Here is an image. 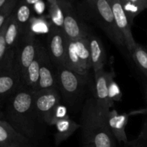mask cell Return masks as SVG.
Segmentation results:
<instances>
[{
	"mask_svg": "<svg viewBox=\"0 0 147 147\" xmlns=\"http://www.w3.org/2000/svg\"><path fill=\"white\" fill-rule=\"evenodd\" d=\"M17 2H18V1H14V2L8 4V5L0 9V30L3 27L4 24H5L7 20H8L11 13L13 12Z\"/></svg>",
	"mask_w": 147,
	"mask_h": 147,
	"instance_id": "cell-27",
	"label": "cell"
},
{
	"mask_svg": "<svg viewBox=\"0 0 147 147\" xmlns=\"http://www.w3.org/2000/svg\"><path fill=\"white\" fill-rule=\"evenodd\" d=\"M108 1L111 8L116 26L123 37L125 47L131 53L137 44L132 34L131 25L128 20L120 0H108Z\"/></svg>",
	"mask_w": 147,
	"mask_h": 147,
	"instance_id": "cell-11",
	"label": "cell"
},
{
	"mask_svg": "<svg viewBox=\"0 0 147 147\" xmlns=\"http://www.w3.org/2000/svg\"><path fill=\"white\" fill-rule=\"evenodd\" d=\"M57 89L64 101L73 108L86 90L88 76L80 75L65 66L57 67Z\"/></svg>",
	"mask_w": 147,
	"mask_h": 147,
	"instance_id": "cell-4",
	"label": "cell"
},
{
	"mask_svg": "<svg viewBox=\"0 0 147 147\" xmlns=\"http://www.w3.org/2000/svg\"><path fill=\"white\" fill-rule=\"evenodd\" d=\"M4 116V114L1 111H0V119H3Z\"/></svg>",
	"mask_w": 147,
	"mask_h": 147,
	"instance_id": "cell-35",
	"label": "cell"
},
{
	"mask_svg": "<svg viewBox=\"0 0 147 147\" xmlns=\"http://www.w3.org/2000/svg\"><path fill=\"white\" fill-rule=\"evenodd\" d=\"M61 98L57 88L34 92V109L37 120L50 126L53 112L60 103Z\"/></svg>",
	"mask_w": 147,
	"mask_h": 147,
	"instance_id": "cell-7",
	"label": "cell"
},
{
	"mask_svg": "<svg viewBox=\"0 0 147 147\" xmlns=\"http://www.w3.org/2000/svg\"><path fill=\"white\" fill-rule=\"evenodd\" d=\"M130 147H142V146L141 144L138 143V142H136V141H134V142H132V143L131 144Z\"/></svg>",
	"mask_w": 147,
	"mask_h": 147,
	"instance_id": "cell-34",
	"label": "cell"
},
{
	"mask_svg": "<svg viewBox=\"0 0 147 147\" xmlns=\"http://www.w3.org/2000/svg\"><path fill=\"white\" fill-rule=\"evenodd\" d=\"M75 7L83 20L94 23L116 45L125 47L124 40L116 26L108 0H82Z\"/></svg>",
	"mask_w": 147,
	"mask_h": 147,
	"instance_id": "cell-3",
	"label": "cell"
},
{
	"mask_svg": "<svg viewBox=\"0 0 147 147\" xmlns=\"http://www.w3.org/2000/svg\"><path fill=\"white\" fill-rule=\"evenodd\" d=\"M51 28V22H49L44 16L32 17L29 24V31L36 34H48Z\"/></svg>",
	"mask_w": 147,
	"mask_h": 147,
	"instance_id": "cell-24",
	"label": "cell"
},
{
	"mask_svg": "<svg viewBox=\"0 0 147 147\" xmlns=\"http://www.w3.org/2000/svg\"><path fill=\"white\" fill-rule=\"evenodd\" d=\"M34 95V91L25 88L14 93L7 103L5 114L7 121L30 141L37 136Z\"/></svg>",
	"mask_w": 147,
	"mask_h": 147,
	"instance_id": "cell-2",
	"label": "cell"
},
{
	"mask_svg": "<svg viewBox=\"0 0 147 147\" xmlns=\"http://www.w3.org/2000/svg\"><path fill=\"white\" fill-rule=\"evenodd\" d=\"M68 1H72V2H73V3L75 2V0H68Z\"/></svg>",
	"mask_w": 147,
	"mask_h": 147,
	"instance_id": "cell-38",
	"label": "cell"
},
{
	"mask_svg": "<svg viewBox=\"0 0 147 147\" xmlns=\"http://www.w3.org/2000/svg\"><path fill=\"white\" fill-rule=\"evenodd\" d=\"M30 147H31V146H30Z\"/></svg>",
	"mask_w": 147,
	"mask_h": 147,
	"instance_id": "cell-40",
	"label": "cell"
},
{
	"mask_svg": "<svg viewBox=\"0 0 147 147\" xmlns=\"http://www.w3.org/2000/svg\"><path fill=\"white\" fill-rule=\"evenodd\" d=\"M83 147H93V146H91V145H90V144H84V146Z\"/></svg>",
	"mask_w": 147,
	"mask_h": 147,
	"instance_id": "cell-36",
	"label": "cell"
},
{
	"mask_svg": "<svg viewBox=\"0 0 147 147\" xmlns=\"http://www.w3.org/2000/svg\"><path fill=\"white\" fill-rule=\"evenodd\" d=\"M131 25L139 14L147 9V0H120Z\"/></svg>",
	"mask_w": 147,
	"mask_h": 147,
	"instance_id": "cell-21",
	"label": "cell"
},
{
	"mask_svg": "<svg viewBox=\"0 0 147 147\" xmlns=\"http://www.w3.org/2000/svg\"><path fill=\"white\" fill-rule=\"evenodd\" d=\"M107 113L98 106L94 97L86 100L80 123L84 144L93 147H116V140L108 126Z\"/></svg>",
	"mask_w": 147,
	"mask_h": 147,
	"instance_id": "cell-1",
	"label": "cell"
},
{
	"mask_svg": "<svg viewBox=\"0 0 147 147\" xmlns=\"http://www.w3.org/2000/svg\"><path fill=\"white\" fill-rule=\"evenodd\" d=\"M24 1H25L29 5H30L32 7L34 4H37V3L39 2V1H42V0H24Z\"/></svg>",
	"mask_w": 147,
	"mask_h": 147,
	"instance_id": "cell-33",
	"label": "cell"
},
{
	"mask_svg": "<svg viewBox=\"0 0 147 147\" xmlns=\"http://www.w3.org/2000/svg\"><path fill=\"white\" fill-rule=\"evenodd\" d=\"M17 1H19V0H0V9L8 5V4Z\"/></svg>",
	"mask_w": 147,
	"mask_h": 147,
	"instance_id": "cell-32",
	"label": "cell"
},
{
	"mask_svg": "<svg viewBox=\"0 0 147 147\" xmlns=\"http://www.w3.org/2000/svg\"><path fill=\"white\" fill-rule=\"evenodd\" d=\"M44 48L45 46L39 41L35 57L30 65L27 70H26L24 78H23V88H25L34 92L37 90V86H38L40 70Z\"/></svg>",
	"mask_w": 147,
	"mask_h": 147,
	"instance_id": "cell-15",
	"label": "cell"
},
{
	"mask_svg": "<svg viewBox=\"0 0 147 147\" xmlns=\"http://www.w3.org/2000/svg\"><path fill=\"white\" fill-rule=\"evenodd\" d=\"M145 94H146V103H147V88H146V91H145ZM147 110V108H146Z\"/></svg>",
	"mask_w": 147,
	"mask_h": 147,
	"instance_id": "cell-37",
	"label": "cell"
},
{
	"mask_svg": "<svg viewBox=\"0 0 147 147\" xmlns=\"http://www.w3.org/2000/svg\"><path fill=\"white\" fill-rule=\"evenodd\" d=\"M39 40L31 32L24 33L20 38L14 53V69L21 77L23 83L24 74L34 60L37 51Z\"/></svg>",
	"mask_w": 147,
	"mask_h": 147,
	"instance_id": "cell-5",
	"label": "cell"
},
{
	"mask_svg": "<svg viewBox=\"0 0 147 147\" xmlns=\"http://www.w3.org/2000/svg\"><path fill=\"white\" fill-rule=\"evenodd\" d=\"M22 88V80L14 69V62H2L0 64V98L12 96Z\"/></svg>",
	"mask_w": 147,
	"mask_h": 147,
	"instance_id": "cell-10",
	"label": "cell"
},
{
	"mask_svg": "<svg viewBox=\"0 0 147 147\" xmlns=\"http://www.w3.org/2000/svg\"><path fill=\"white\" fill-rule=\"evenodd\" d=\"M67 38L63 30L51 24L50 32L47 35V47L49 56L56 67L64 66L65 63Z\"/></svg>",
	"mask_w": 147,
	"mask_h": 147,
	"instance_id": "cell-8",
	"label": "cell"
},
{
	"mask_svg": "<svg viewBox=\"0 0 147 147\" xmlns=\"http://www.w3.org/2000/svg\"><path fill=\"white\" fill-rule=\"evenodd\" d=\"M20 26L22 36L29 30V24L32 18V7L24 0H19L12 12Z\"/></svg>",
	"mask_w": 147,
	"mask_h": 147,
	"instance_id": "cell-19",
	"label": "cell"
},
{
	"mask_svg": "<svg viewBox=\"0 0 147 147\" xmlns=\"http://www.w3.org/2000/svg\"><path fill=\"white\" fill-rule=\"evenodd\" d=\"M76 46L78 55L80 58L83 69L87 74L89 75V72L92 69L91 61H90V47H89L88 37L79 40H73Z\"/></svg>",
	"mask_w": 147,
	"mask_h": 147,
	"instance_id": "cell-22",
	"label": "cell"
},
{
	"mask_svg": "<svg viewBox=\"0 0 147 147\" xmlns=\"http://www.w3.org/2000/svg\"><path fill=\"white\" fill-rule=\"evenodd\" d=\"M64 66L80 75L88 76V74H87L83 69L80 58L78 55L74 41L68 39H67V50H66L65 63Z\"/></svg>",
	"mask_w": 147,
	"mask_h": 147,
	"instance_id": "cell-20",
	"label": "cell"
},
{
	"mask_svg": "<svg viewBox=\"0 0 147 147\" xmlns=\"http://www.w3.org/2000/svg\"><path fill=\"white\" fill-rule=\"evenodd\" d=\"M47 1L48 17L53 25L62 29L64 22V13L60 0H46Z\"/></svg>",
	"mask_w": 147,
	"mask_h": 147,
	"instance_id": "cell-23",
	"label": "cell"
},
{
	"mask_svg": "<svg viewBox=\"0 0 147 147\" xmlns=\"http://www.w3.org/2000/svg\"><path fill=\"white\" fill-rule=\"evenodd\" d=\"M136 142L138 143H144L146 144H147V121L144 124L143 128L142 129V131H141L140 134H139V138L136 140Z\"/></svg>",
	"mask_w": 147,
	"mask_h": 147,
	"instance_id": "cell-31",
	"label": "cell"
},
{
	"mask_svg": "<svg viewBox=\"0 0 147 147\" xmlns=\"http://www.w3.org/2000/svg\"><path fill=\"white\" fill-rule=\"evenodd\" d=\"M64 13L63 30L68 40H76L88 37V27L78 13L74 3L68 0H60Z\"/></svg>",
	"mask_w": 147,
	"mask_h": 147,
	"instance_id": "cell-6",
	"label": "cell"
},
{
	"mask_svg": "<svg viewBox=\"0 0 147 147\" xmlns=\"http://www.w3.org/2000/svg\"><path fill=\"white\" fill-rule=\"evenodd\" d=\"M54 126L56 129L55 143L57 146L67 140L78 129H80V125L70 119V116L57 121Z\"/></svg>",
	"mask_w": 147,
	"mask_h": 147,
	"instance_id": "cell-18",
	"label": "cell"
},
{
	"mask_svg": "<svg viewBox=\"0 0 147 147\" xmlns=\"http://www.w3.org/2000/svg\"><path fill=\"white\" fill-rule=\"evenodd\" d=\"M32 8L33 9V10H34V11L36 14H38V15H41V14H43L45 10L46 4L43 0H42V1H39L37 4H34Z\"/></svg>",
	"mask_w": 147,
	"mask_h": 147,
	"instance_id": "cell-30",
	"label": "cell"
},
{
	"mask_svg": "<svg viewBox=\"0 0 147 147\" xmlns=\"http://www.w3.org/2000/svg\"><path fill=\"white\" fill-rule=\"evenodd\" d=\"M109 97H110L111 100L114 103L116 101H120L121 100L122 97V93L120 87L119 85L116 83V82L114 80H112L111 82L110 85H109Z\"/></svg>",
	"mask_w": 147,
	"mask_h": 147,
	"instance_id": "cell-28",
	"label": "cell"
},
{
	"mask_svg": "<svg viewBox=\"0 0 147 147\" xmlns=\"http://www.w3.org/2000/svg\"><path fill=\"white\" fill-rule=\"evenodd\" d=\"M129 116L130 114L128 113L119 114L115 109H111L108 112L106 116L108 126L113 137L117 142L129 144L126 128Z\"/></svg>",
	"mask_w": 147,
	"mask_h": 147,
	"instance_id": "cell-14",
	"label": "cell"
},
{
	"mask_svg": "<svg viewBox=\"0 0 147 147\" xmlns=\"http://www.w3.org/2000/svg\"><path fill=\"white\" fill-rule=\"evenodd\" d=\"M7 26V22L0 30V64L2 62L7 52V46L5 42V30Z\"/></svg>",
	"mask_w": 147,
	"mask_h": 147,
	"instance_id": "cell-29",
	"label": "cell"
},
{
	"mask_svg": "<svg viewBox=\"0 0 147 147\" xmlns=\"http://www.w3.org/2000/svg\"><path fill=\"white\" fill-rule=\"evenodd\" d=\"M68 110L65 105L61 104V103L55 108L54 112H53V117H52L51 125L50 126H55L56 123L59 121L64 119L68 117Z\"/></svg>",
	"mask_w": 147,
	"mask_h": 147,
	"instance_id": "cell-26",
	"label": "cell"
},
{
	"mask_svg": "<svg viewBox=\"0 0 147 147\" xmlns=\"http://www.w3.org/2000/svg\"><path fill=\"white\" fill-rule=\"evenodd\" d=\"M30 141L7 121L0 119V147H30Z\"/></svg>",
	"mask_w": 147,
	"mask_h": 147,
	"instance_id": "cell-13",
	"label": "cell"
},
{
	"mask_svg": "<svg viewBox=\"0 0 147 147\" xmlns=\"http://www.w3.org/2000/svg\"><path fill=\"white\" fill-rule=\"evenodd\" d=\"M131 54L135 64L147 78V51L146 49L137 43Z\"/></svg>",
	"mask_w": 147,
	"mask_h": 147,
	"instance_id": "cell-25",
	"label": "cell"
},
{
	"mask_svg": "<svg viewBox=\"0 0 147 147\" xmlns=\"http://www.w3.org/2000/svg\"><path fill=\"white\" fill-rule=\"evenodd\" d=\"M89 47L90 53L92 70L93 73L104 68L106 60V53L101 40L96 36L89 34Z\"/></svg>",
	"mask_w": 147,
	"mask_h": 147,
	"instance_id": "cell-16",
	"label": "cell"
},
{
	"mask_svg": "<svg viewBox=\"0 0 147 147\" xmlns=\"http://www.w3.org/2000/svg\"><path fill=\"white\" fill-rule=\"evenodd\" d=\"M146 51H147V48H146Z\"/></svg>",
	"mask_w": 147,
	"mask_h": 147,
	"instance_id": "cell-39",
	"label": "cell"
},
{
	"mask_svg": "<svg viewBox=\"0 0 147 147\" xmlns=\"http://www.w3.org/2000/svg\"><path fill=\"white\" fill-rule=\"evenodd\" d=\"M51 88H57V67L50 59L47 49L45 47L40 70V78L36 91Z\"/></svg>",
	"mask_w": 147,
	"mask_h": 147,
	"instance_id": "cell-12",
	"label": "cell"
},
{
	"mask_svg": "<svg viewBox=\"0 0 147 147\" xmlns=\"http://www.w3.org/2000/svg\"><path fill=\"white\" fill-rule=\"evenodd\" d=\"M21 37L22 33L20 26L11 13L7 20V26H6L5 42L6 46H7V52H6L5 55L14 54Z\"/></svg>",
	"mask_w": 147,
	"mask_h": 147,
	"instance_id": "cell-17",
	"label": "cell"
},
{
	"mask_svg": "<svg viewBox=\"0 0 147 147\" xmlns=\"http://www.w3.org/2000/svg\"><path fill=\"white\" fill-rule=\"evenodd\" d=\"M114 78V72H107L104 69L94 73L95 96L93 97L98 106L105 112H109L114 104L111 100L109 93V85Z\"/></svg>",
	"mask_w": 147,
	"mask_h": 147,
	"instance_id": "cell-9",
	"label": "cell"
}]
</instances>
